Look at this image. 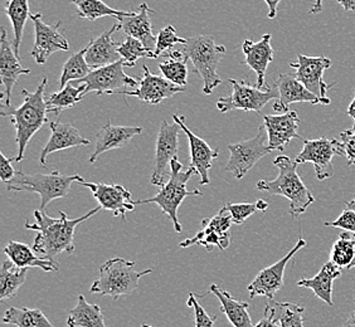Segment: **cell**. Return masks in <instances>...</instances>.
Returning <instances> with one entry per match:
<instances>
[{"label": "cell", "instance_id": "obj_53", "mask_svg": "<svg viewBox=\"0 0 355 327\" xmlns=\"http://www.w3.org/2000/svg\"><path fill=\"white\" fill-rule=\"evenodd\" d=\"M256 206H257V211H266L267 208H268V204H267L265 200H257V203H256Z\"/></svg>", "mask_w": 355, "mask_h": 327}, {"label": "cell", "instance_id": "obj_22", "mask_svg": "<svg viewBox=\"0 0 355 327\" xmlns=\"http://www.w3.org/2000/svg\"><path fill=\"white\" fill-rule=\"evenodd\" d=\"M275 85L280 92L279 100L273 103V109L276 112L284 114L290 111L288 106L291 103H309L313 105H319V103L322 105L320 98L314 95L310 89H306L295 77L294 73H281L275 82Z\"/></svg>", "mask_w": 355, "mask_h": 327}, {"label": "cell", "instance_id": "obj_2", "mask_svg": "<svg viewBox=\"0 0 355 327\" xmlns=\"http://www.w3.org/2000/svg\"><path fill=\"white\" fill-rule=\"evenodd\" d=\"M47 83V77H44L35 92H31L27 89H21L24 101L17 109H13L12 106L7 107L1 105L0 115L10 117V123H13L15 127V141L18 146V154L14 157V161L17 163H21L24 159L28 143L35 136V132L43 127L44 123H49L47 118V103L44 98V89Z\"/></svg>", "mask_w": 355, "mask_h": 327}, {"label": "cell", "instance_id": "obj_21", "mask_svg": "<svg viewBox=\"0 0 355 327\" xmlns=\"http://www.w3.org/2000/svg\"><path fill=\"white\" fill-rule=\"evenodd\" d=\"M171 118L180 125L182 131H184L188 137L191 148V166L196 169L200 177L199 183L202 185L209 184V170L212 169L213 161L218 157V149H212L203 139L193 134L184 123V116L171 115Z\"/></svg>", "mask_w": 355, "mask_h": 327}, {"label": "cell", "instance_id": "obj_5", "mask_svg": "<svg viewBox=\"0 0 355 327\" xmlns=\"http://www.w3.org/2000/svg\"><path fill=\"white\" fill-rule=\"evenodd\" d=\"M196 174H197V171L191 166H189L187 170H183V164L179 163L178 157L174 159L171 163L169 180L163 186H160L162 189L159 191L157 195L150 199H145V200H137L135 204L155 203L159 205L162 213L168 215L171 219L175 232L182 233V224L178 219L179 206L187 197H202L203 195L202 191H199L198 189L193 191L187 189V183Z\"/></svg>", "mask_w": 355, "mask_h": 327}, {"label": "cell", "instance_id": "obj_31", "mask_svg": "<svg viewBox=\"0 0 355 327\" xmlns=\"http://www.w3.org/2000/svg\"><path fill=\"white\" fill-rule=\"evenodd\" d=\"M69 327H106L103 311L98 305H92L80 294L77 299V305L71 310L69 320Z\"/></svg>", "mask_w": 355, "mask_h": 327}, {"label": "cell", "instance_id": "obj_23", "mask_svg": "<svg viewBox=\"0 0 355 327\" xmlns=\"http://www.w3.org/2000/svg\"><path fill=\"white\" fill-rule=\"evenodd\" d=\"M49 129H51L49 141L41 151V157H40V163L42 166H46L48 155L53 152L66 150L71 148L86 146L89 143V139L83 136V134L71 123L49 121Z\"/></svg>", "mask_w": 355, "mask_h": 327}, {"label": "cell", "instance_id": "obj_19", "mask_svg": "<svg viewBox=\"0 0 355 327\" xmlns=\"http://www.w3.org/2000/svg\"><path fill=\"white\" fill-rule=\"evenodd\" d=\"M31 69H24L21 66L19 55H15L13 42L9 41L6 28H1L0 37V80L4 86V101L3 105L10 107L12 106V94L14 86L21 75H29Z\"/></svg>", "mask_w": 355, "mask_h": 327}, {"label": "cell", "instance_id": "obj_45", "mask_svg": "<svg viewBox=\"0 0 355 327\" xmlns=\"http://www.w3.org/2000/svg\"><path fill=\"white\" fill-rule=\"evenodd\" d=\"M343 157H345L347 165H355V123L352 129L345 130L340 134Z\"/></svg>", "mask_w": 355, "mask_h": 327}, {"label": "cell", "instance_id": "obj_56", "mask_svg": "<svg viewBox=\"0 0 355 327\" xmlns=\"http://www.w3.org/2000/svg\"><path fill=\"white\" fill-rule=\"evenodd\" d=\"M353 267H355V259L353 260V263L350 265V267H349V269H350V268H353Z\"/></svg>", "mask_w": 355, "mask_h": 327}, {"label": "cell", "instance_id": "obj_34", "mask_svg": "<svg viewBox=\"0 0 355 327\" xmlns=\"http://www.w3.org/2000/svg\"><path fill=\"white\" fill-rule=\"evenodd\" d=\"M168 60L159 63V69L162 76H164L168 81L175 83L178 86H183L188 83V57L183 51H169L166 53Z\"/></svg>", "mask_w": 355, "mask_h": 327}, {"label": "cell", "instance_id": "obj_12", "mask_svg": "<svg viewBox=\"0 0 355 327\" xmlns=\"http://www.w3.org/2000/svg\"><path fill=\"white\" fill-rule=\"evenodd\" d=\"M343 157L342 143L335 139L320 137L315 140H304V148L295 157L297 164L311 163L319 180L333 177V157Z\"/></svg>", "mask_w": 355, "mask_h": 327}, {"label": "cell", "instance_id": "obj_35", "mask_svg": "<svg viewBox=\"0 0 355 327\" xmlns=\"http://www.w3.org/2000/svg\"><path fill=\"white\" fill-rule=\"evenodd\" d=\"M6 13L9 21L13 26V48L15 55H19V47H21L24 27L28 18L31 17L29 13V0H9L6 4Z\"/></svg>", "mask_w": 355, "mask_h": 327}, {"label": "cell", "instance_id": "obj_38", "mask_svg": "<svg viewBox=\"0 0 355 327\" xmlns=\"http://www.w3.org/2000/svg\"><path fill=\"white\" fill-rule=\"evenodd\" d=\"M86 52H87V47L71 55L64 63L62 69L61 80H60V89H64L71 82L83 80L86 76L89 75L91 67L86 61Z\"/></svg>", "mask_w": 355, "mask_h": 327}, {"label": "cell", "instance_id": "obj_42", "mask_svg": "<svg viewBox=\"0 0 355 327\" xmlns=\"http://www.w3.org/2000/svg\"><path fill=\"white\" fill-rule=\"evenodd\" d=\"M188 39L182 38L177 35V30L173 26L163 28L157 37V44L154 48V53L159 57L166 51H171L175 44H185Z\"/></svg>", "mask_w": 355, "mask_h": 327}, {"label": "cell", "instance_id": "obj_54", "mask_svg": "<svg viewBox=\"0 0 355 327\" xmlns=\"http://www.w3.org/2000/svg\"><path fill=\"white\" fill-rule=\"evenodd\" d=\"M344 327H355V311L349 316L348 320L345 321Z\"/></svg>", "mask_w": 355, "mask_h": 327}, {"label": "cell", "instance_id": "obj_50", "mask_svg": "<svg viewBox=\"0 0 355 327\" xmlns=\"http://www.w3.org/2000/svg\"><path fill=\"white\" fill-rule=\"evenodd\" d=\"M344 10H355V0H336Z\"/></svg>", "mask_w": 355, "mask_h": 327}, {"label": "cell", "instance_id": "obj_24", "mask_svg": "<svg viewBox=\"0 0 355 327\" xmlns=\"http://www.w3.org/2000/svg\"><path fill=\"white\" fill-rule=\"evenodd\" d=\"M271 35H265L261 38L260 42H253L246 39L242 44V51L245 53L243 63L252 69L257 75V87H265V76H266L267 67L273 61L272 46H271Z\"/></svg>", "mask_w": 355, "mask_h": 327}, {"label": "cell", "instance_id": "obj_16", "mask_svg": "<svg viewBox=\"0 0 355 327\" xmlns=\"http://www.w3.org/2000/svg\"><path fill=\"white\" fill-rule=\"evenodd\" d=\"M305 245H306L305 239H299V242L296 243L294 248L287 253L284 258H281L272 266L263 268L247 287V291L250 292V297L254 299L257 296H263L268 300H273L275 294L284 287V274H285L287 263Z\"/></svg>", "mask_w": 355, "mask_h": 327}, {"label": "cell", "instance_id": "obj_10", "mask_svg": "<svg viewBox=\"0 0 355 327\" xmlns=\"http://www.w3.org/2000/svg\"><path fill=\"white\" fill-rule=\"evenodd\" d=\"M123 67H126V62L120 60L116 63L94 69L83 80L73 82L81 86L83 96L89 92H97L98 96L103 94L112 95L117 89L123 87H137L139 85V77L126 75Z\"/></svg>", "mask_w": 355, "mask_h": 327}, {"label": "cell", "instance_id": "obj_43", "mask_svg": "<svg viewBox=\"0 0 355 327\" xmlns=\"http://www.w3.org/2000/svg\"><path fill=\"white\" fill-rule=\"evenodd\" d=\"M256 211H257V206H256V204H251V203H239V204L227 203L225 206L220 208L219 211L230 213L234 224H243L247 218H250L252 214L256 213Z\"/></svg>", "mask_w": 355, "mask_h": 327}, {"label": "cell", "instance_id": "obj_33", "mask_svg": "<svg viewBox=\"0 0 355 327\" xmlns=\"http://www.w3.org/2000/svg\"><path fill=\"white\" fill-rule=\"evenodd\" d=\"M304 312L305 307L291 302L270 300L265 307V314L270 315L281 327H304Z\"/></svg>", "mask_w": 355, "mask_h": 327}, {"label": "cell", "instance_id": "obj_41", "mask_svg": "<svg viewBox=\"0 0 355 327\" xmlns=\"http://www.w3.org/2000/svg\"><path fill=\"white\" fill-rule=\"evenodd\" d=\"M117 51L123 61L126 62V67H134L137 64V60L140 58H153V60L157 58V55L154 53L153 49L145 47L143 42L130 35H128L126 39L123 43H120Z\"/></svg>", "mask_w": 355, "mask_h": 327}, {"label": "cell", "instance_id": "obj_57", "mask_svg": "<svg viewBox=\"0 0 355 327\" xmlns=\"http://www.w3.org/2000/svg\"><path fill=\"white\" fill-rule=\"evenodd\" d=\"M141 327H154V326H151V325H148V324H143V326Z\"/></svg>", "mask_w": 355, "mask_h": 327}, {"label": "cell", "instance_id": "obj_4", "mask_svg": "<svg viewBox=\"0 0 355 327\" xmlns=\"http://www.w3.org/2000/svg\"><path fill=\"white\" fill-rule=\"evenodd\" d=\"M137 262L126 259H109L100 266L98 279L95 280L89 291L101 296H110L114 301L121 296H128L139 288V282L144 276L150 274L153 268L137 272L134 269Z\"/></svg>", "mask_w": 355, "mask_h": 327}, {"label": "cell", "instance_id": "obj_20", "mask_svg": "<svg viewBox=\"0 0 355 327\" xmlns=\"http://www.w3.org/2000/svg\"><path fill=\"white\" fill-rule=\"evenodd\" d=\"M263 125L266 127L268 146L271 150L284 151L287 143L294 139L302 137L297 134L300 117L296 111H287L280 115L263 116ZM304 141V140H302Z\"/></svg>", "mask_w": 355, "mask_h": 327}, {"label": "cell", "instance_id": "obj_1", "mask_svg": "<svg viewBox=\"0 0 355 327\" xmlns=\"http://www.w3.org/2000/svg\"><path fill=\"white\" fill-rule=\"evenodd\" d=\"M103 208L98 205L83 217L69 219L64 211H60V218H51L44 211H35V223L27 220L26 228L35 231L33 249L44 258L51 259L57 263V257L63 252L72 254L75 252V231L77 225L94 217Z\"/></svg>", "mask_w": 355, "mask_h": 327}, {"label": "cell", "instance_id": "obj_52", "mask_svg": "<svg viewBox=\"0 0 355 327\" xmlns=\"http://www.w3.org/2000/svg\"><path fill=\"white\" fill-rule=\"evenodd\" d=\"M347 114H348L349 116L352 117L353 120L355 121V89H354V98H353V101L352 103L349 105L348 111H347Z\"/></svg>", "mask_w": 355, "mask_h": 327}, {"label": "cell", "instance_id": "obj_29", "mask_svg": "<svg viewBox=\"0 0 355 327\" xmlns=\"http://www.w3.org/2000/svg\"><path fill=\"white\" fill-rule=\"evenodd\" d=\"M208 293H213L218 299L220 302V310L225 312L233 327H254L252 319L248 314V302L236 300L230 293L217 285H211Z\"/></svg>", "mask_w": 355, "mask_h": 327}, {"label": "cell", "instance_id": "obj_37", "mask_svg": "<svg viewBox=\"0 0 355 327\" xmlns=\"http://www.w3.org/2000/svg\"><path fill=\"white\" fill-rule=\"evenodd\" d=\"M3 322L17 327H55L41 310L27 307L8 308L3 317Z\"/></svg>", "mask_w": 355, "mask_h": 327}, {"label": "cell", "instance_id": "obj_14", "mask_svg": "<svg viewBox=\"0 0 355 327\" xmlns=\"http://www.w3.org/2000/svg\"><path fill=\"white\" fill-rule=\"evenodd\" d=\"M29 19L35 24V46L31 51V55L37 64H44L48 58L57 52H69V41L58 30L61 21H57L55 26L46 24L42 13L31 14Z\"/></svg>", "mask_w": 355, "mask_h": 327}, {"label": "cell", "instance_id": "obj_28", "mask_svg": "<svg viewBox=\"0 0 355 327\" xmlns=\"http://www.w3.org/2000/svg\"><path fill=\"white\" fill-rule=\"evenodd\" d=\"M342 268L335 266L333 262H327L321 267L319 273L313 279H302L297 282V286L310 288L313 292L328 303L329 306H333V283L334 281L340 277Z\"/></svg>", "mask_w": 355, "mask_h": 327}, {"label": "cell", "instance_id": "obj_6", "mask_svg": "<svg viewBox=\"0 0 355 327\" xmlns=\"http://www.w3.org/2000/svg\"><path fill=\"white\" fill-rule=\"evenodd\" d=\"M184 55L191 62L196 72L203 81V94L211 95L213 89L222 83V78L217 73L219 63L225 55V46H219L213 35H196L188 38L183 44Z\"/></svg>", "mask_w": 355, "mask_h": 327}, {"label": "cell", "instance_id": "obj_32", "mask_svg": "<svg viewBox=\"0 0 355 327\" xmlns=\"http://www.w3.org/2000/svg\"><path fill=\"white\" fill-rule=\"evenodd\" d=\"M28 268L15 266L10 259L3 262L0 268V301L10 300L27 280Z\"/></svg>", "mask_w": 355, "mask_h": 327}, {"label": "cell", "instance_id": "obj_27", "mask_svg": "<svg viewBox=\"0 0 355 327\" xmlns=\"http://www.w3.org/2000/svg\"><path fill=\"white\" fill-rule=\"evenodd\" d=\"M150 14H155V12L151 10L146 3H141L137 7V12H132L130 17L120 19V26L125 35L137 38L143 42L145 47L154 51L157 44V37L153 35Z\"/></svg>", "mask_w": 355, "mask_h": 327}, {"label": "cell", "instance_id": "obj_18", "mask_svg": "<svg viewBox=\"0 0 355 327\" xmlns=\"http://www.w3.org/2000/svg\"><path fill=\"white\" fill-rule=\"evenodd\" d=\"M83 186L89 188L92 191L94 198L98 202L100 206L109 211L115 217H121L126 222V213L135 209V202L132 200L130 191L123 185L103 184V183H92V182H81L78 183Z\"/></svg>", "mask_w": 355, "mask_h": 327}, {"label": "cell", "instance_id": "obj_51", "mask_svg": "<svg viewBox=\"0 0 355 327\" xmlns=\"http://www.w3.org/2000/svg\"><path fill=\"white\" fill-rule=\"evenodd\" d=\"M322 1L324 0H314V7L311 8L310 14L320 13L321 10H322Z\"/></svg>", "mask_w": 355, "mask_h": 327}, {"label": "cell", "instance_id": "obj_39", "mask_svg": "<svg viewBox=\"0 0 355 327\" xmlns=\"http://www.w3.org/2000/svg\"><path fill=\"white\" fill-rule=\"evenodd\" d=\"M83 98L85 96L81 86L73 87L72 83H69L64 89H60L58 92L46 98L48 112H55V115H60V112L73 107L76 103H81Z\"/></svg>", "mask_w": 355, "mask_h": 327}, {"label": "cell", "instance_id": "obj_13", "mask_svg": "<svg viewBox=\"0 0 355 327\" xmlns=\"http://www.w3.org/2000/svg\"><path fill=\"white\" fill-rule=\"evenodd\" d=\"M180 130V125L175 121L169 123L163 120L162 123L155 145V164L150 177L151 184L155 186H163L166 183V168L178 157Z\"/></svg>", "mask_w": 355, "mask_h": 327}, {"label": "cell", "instance_id": "obj_17", "mask_svg": "<svg viewBox=\"0 0 355 327\" xmlns=\"http://www.w3.org/2000/svg\"><path fill=\"white\" fill-rule=\"evenodd\" d=\"M143 69V78H139V87L135 91H116L112 95L134 96L143 103L159 105L184 91L183 86L168 81L164 76L151 73L148 66H144Z\"/></svg>", "mask_w": 355, "mask_h": 327}, {"label": "cell", "instance_id": "obj_9", "mask_svg": "<svg viewBox=\"0 0 355 327\" xmlns=\"http://www.w3.org/2000/svg\"><path fill=\"white\" fill-rule=\"evenodd\" d=\"M265 125H261L256 136L239 141L237 143H230V159L225 164V171L231 173L236 179L246 177L247 173L252 169L262 157H266L272 150L270 149Z\"/></svg>", "mask_w": 355, "mask_h": 327}, {"label": "cell", "instance_id": "obj_30", "mask_svg": "<svg viewBox=\"0 0 355 327\" xmlns=\"http://www.w3.org/2000/svg\"><path fill=\"white\" fill-rule=\"evenodd\" d=\"M4 253L8 259H10L14 265L19 268H31V267H38L44 272H52L58 271L57 263L48 258H41L35 256V249L29 245L17 240H10L7 247L4 248Z\"/></svg>", "mask_w": 355, "mask_h": 327}, {"label": "cell", "instance_id": "obj_15", "mask_svg": "<svg viewBox=\"0 0 355 327\" xmlns=\"http://www.w3.org/2000/svg\"><path fill=\"white\" fill-rule=\"evenodd\" d=\"M233 219L231 214L219 211L213 218L205 219L202 222V229L193 238H188L180 242L182 248H188L191 245H203L208 252L212 251L213 247H218L220 251L227 249L231 245V232Z\"/></svg>", "mask_w": 355, "mask_h": 327}, {"label": "cell", "instance_id": "obj_11", "mask_svg": "<svg viewBox=\"0 0 355 327\" xmlns=\"http://www.w3.org/2000/svg\"><path fill=\"white\" fill-rule=\"evenodd\" d=\"M333 61L328 57H309L297 55V62L290 63V67L295 69V77L314 95L318 96L322 105H330L328 91L334 86V83L328 85L324 81L322 76L327 69H330Z\"/></svg>", "mask_w": 355, "mask_h": 327}, {"label": "cell", "instance_id": "obj_7", "mask_svg": "<svg viewBox=\"0 0 355 327\" xmlns=\"http://www.w3.org/2000/svg\"><path fill=\"white\" fill-rule=\"evenodd\" d=\"M83 180L85 179L81 175H64L58 170L52 171L51 174L33 175L19 170L15 173L13 179L7 185L9 191H28L40 194L41 211H43L51 202L64 198L69 194L72 183H81Z\"/></svg>", "mask_w": 355, "mask_h": 327}, {"label": "cell", "instance_id": "obj_26", "mask_svg": "<svg viewBox=\"0 0 355 327\" xmlns=\"http://www.w3.org/2000/svg\"><path fill=\"white\" fill-rule=\"evenodd\" d=\"M120 29L121 26L119 23L110 30H106L103 35H98L94 41L89 42L87 52H86V61L91 69H100L103 66H109L123 60L117 51L120 43L112 39V35Z\"/></svg>", "mask_w": 355, "mask_h": 327}, {"label": "cell", "instance_id": "obj_44", "mask_svg": "<svg viewBox=\"0 0 355 327\" xmlns=\"http://www.w3.org/2000/svg\"><path fill=\"white\" fill-rule=\"evenodd\" d=\"M187 305L193 308L194 311V321H196V327H214L217 316H209L205 312V308L199 305L197 301V296L194 293H189V297L187 301Z\"/></svg>", "mask_w": 355, "mask_h": 327}, {"label": "cell", "instance_id": "obj_55", "mask_svg": "<svg viewBox=\"0 0 355 327\" xmlns=\"http://www.w3.org/2000/svg\"><path fill=\"white\" fill-rule=\"evenodd\" d=\"M347 208H348V209H352V211H355V195L354 198H353V200H350V202H348V203H347Z\"/></svg>", "mask_w": 355, "mask_h": 327}, {"label": "cell", "instance_id": "obj_36", "mask_svg": "<svg viewBox=\"0 0 355 327\" xmlns=\"http://www.w3.org/2000/svg\"><path fill=\"white\" fill-rule=\"evenodd\" d=\"M77 8V15L83 19L95 21L103 17H115L117 21L130 17L132 12H123L109 7L103 0H71Z\"/></svg>", "mask_w": 355, "mask_h": 327}, {"label": "cell", "instance_id": "obj_25", "mask_svg": "<svg viewBox=\"0 0 355 327\" xmlns=\"http://www.w3.org/2000/svg\"><path fill=\"white\" fill-rule=\"evenodd\" d=\"M141 134H143V127L115 126L111 123H106L96 136L95 151L89 157V163H95L97 157L103 152L123 148L130 141L132 137Z\"/></svg>", "mask_w": 355, "mask_h": 327}, {"label": "cell", "instance_id": "obj_46", "mask_svg": "<svg viewBox=\"0 0 355 327\" xmlns=\"http://www.w3.org/2000/svg\"><path fill=\"white\" fill-rule=\"evenodd\" d=\"M325 225L340 228L343 231L350 233L355 238V211L352 209H345L343 211L342 215L335 222H325Z\"/></svg>", "mask_w": 355, "mask_h": 327}, {"label": "cell", "instance_id": "obj_48", "mask_svg": "<svg viewBox=\"0 0 355 327\" xmlns=\"http://www.w3.org/2000/svg\"><path fill=\"white\" fill-rule=\"evenodd\" d=\"M254 327H281L277 322L273 321L272 317L268 314L263 315V317L259 321V324Z\"/></svg>", "mask_w": 355, "mask_h": 327}, {"label": "cell", "instance_id": "obj_40", "mask_svg": "<svg viewBox=\"0 0 355 327\" xmlns=\"http://www.w3.org/2000/svg\"><path fill=\"white\" fill-rule=\"evenodd\" d=\"M355 259V238L349 232L340 234L339 239L334 242L330 252V262L339 268L349 269Z\"/></svg>", "mask_w": 355, "mask_h": 327}, {"label": "cell", "instance_id": "obj_8", "mask_svg": "<svg viewBox=\"0 0 355 327\" xmlns=\"http://www.w3.org/2000/svg\"><path fill=\"white\" fill-rule=\"evenodd\" d=\"M232 86V94L228 97H220L217 101V109L225 114L232 109H242L246 112H257L260 114L261 109L266 106L267 103L272 100H279L280 92L276 85L265 87L252 86L247 81L239 80H228Z\"/></svg>", "mask_w": 355, "mask_h": 327}, {"label": "cell", "instance_id": "obj_3", "mask_svg": "<svg viewBox=\"0 0 355 327\" xmlns=\"http://www.w3.org/2000/svg\"><path fill=\"white\" fill-rule=\"evenodd\" d=\"M273 165L279 169V177L275 180H260L256 184V188L257 191L270 195H281L288 199L290 214L293 218H297L314 203V195L301 180L297 174L299 164L291 157L280 155L275 159Z\"/></svg>", "mask_w": 355, "mask_h": 327}, {"label": "cell", "instance_id": "obj_47", "mask_svg": "<svg viewBox=\"0 0 355 327\" xmlns=\"http://www.w3.org/2000/svg\"><path fill=\"white\" fill-rule=\"evenodd\" d=\"M13 160L14 159H8L3 152H0V177L6 184H8L13 179L17 173L12 166Z\"/></svg>", "mask_w": 355, "mask_h": 327}, {"label": "cell", "instance_id": "obj_49", "mask_svg": "<svg viewBox=\"0 0 355 327\" xmlns=\"http://www.w3.org/2000/svg\"><path fill=\"white\" fill-rule=\"evenodd\" d=\"M267 6H268V18L270 19H275L276 14H277V7L280 4L281 0H265Z\"/></svg>", "mask_w": 355, "mask_h": 327}]
</instances>
